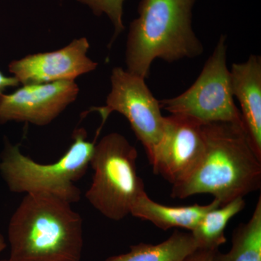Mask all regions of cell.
Masks as SVG:
<instances>
[{"label": "cell", "mask_w": 261, "mask_h": 261, "mask_svg": "<svg viewBox=\"0 0 261 261\" xmlns=\"http://www.w3.org/2000/svg\"><path fill=\"white\" fill-rule=\"evenodd\" d=\"M0 261H9L8 260H0Z\"/></svg>", "instance_id": "cell-20"}, {"label": "cell", "mask_w": 261, "mask_h": 261, "mask_svg": "<svg viewBox=\"0 0 261 261\" xmlns=\"http://www.w3.org/2000/svg\"><path fill=\"white\" fill-rule=\"evenodd\" d=\"M245 207L244 197H238L206 213L191 231L198 248L219 250L221 245L226 243L225 229L228 223Z\"/></svg>", "instance_id": "cell-14"}, {"label": "cell", "mask_w": 261, "mask_h": 261, "mask_svg": "<svg viewBox=\"0 0 261 261\" xmlns=\"http://www.w3.org/2000/svg\"><path fill=\"white\" fill-rule=\"evenodd\" d=\"M205 149L203 123L181 114L166 116L164 133L150 164L173 185L193 171Z\"/></svg>", "instance_id": "cell-8"}, {"label": "cell", "mask_w": 261, "mask_h": 261, "mask_svg": "<svg viewBox=\"0 0 261 261\" xmlns=\"http://www.w3.org/2000/svg\"><path fill=\"white\" fill-rule=\"evenodd\" d=\"M137 158L135 146L117 132L104 136L94 146L90 162L93 177L86 198L108 219H125L137 197L145 192L137 173Z\"/></svg>", "instance_id": "cell-5"}, {"label": "cell", "mask_w": 261, "mask_h": 261, "mask_svg": "<svg viewBox=\"0 0 261 261\" xmlns=\"http://www.w3.org/2000/svg\"><path fill=\"white\" fill-rule=\"evenodd\" d=\"M217 250L197 248L184 261H212L215 252Z\"/></svg>", "instance_id": "cell-17"}, {"label": "cell", "mask_w": 261, "mask_h": 261, "mask_svg": "<svg viewBox=\"0 0 261 261\" xmlns=\"http://www.w3.org/2000/svg\"><path fill=\"white\" fill-rule=\"evenodd\" d=\"M212 261H261V196L251 217L233 231L229 251L218 250Z\"/></svg>", "instance_id": "cell-15"}, {"label": "cell", "mask_w": 261, "mask_h": 261, "mask_svg": "<svg viewBox=\"0 0 261 261\" xmlns=\"http://www.w3.org/2000/svg\"><path fill=\"white\" fill-rule=\"evenodd\" d=\"M197 248L191 232L175 231L162 243L132 245L126 253L113 255L105 261H184Z\"/></svg>", "instance_id": "cell-13"}, {"label": "cell", "mask_w": 261, "mask_h": 261, "mask_svg": "<svg viewBox=\"0 0 261 261\" xmlns=\"http://www.w3.org/2000/svg\"><path fill=\"white\" fill-rule=\"evenodd\" d=\"M80 91L72 81L22 85L2 95L0 124L15 121L47 126L76 100Z\"/></svg>", "instance_id": "cell-9"}, {"label": "cell", "mask_w": 261, "mask_h": 261, "mask_svg": "<svg viewBox=\"0 0 261 261\" xmlns=\"http://www.w3.org/2000/svg\"><path fill=\"white\" fill-rule=\"evenodd\" d=\"M66 152L56 162L42 164L25 155L19 145L8 139L0 152V174L13 193H44L69 202H78L81 190L75 185L87 173L93 154L94 142L84 128H75Z\"/></svg>", "instance_id": "cell-4"}, {"label": "cell", "mask_w": 261, "mask_h": 261, "mask_svg": "<svg viewBox=\"0 0 261 261\" xmlns=\"http://www.w3.org/2000/svg\"><path fill=\"white\" fill-rule=\"evenodd\" d=\"M20 85L18 81L13 75H6L0 71V99L7 89L18 87Z\"/></svg>", "instance_id": "cell-18"}, {"label": "cell", "mask_w": 261, "mask_h": 261, "mask_svg": "<svg viewBox=\"0 0 261 261\" xmlns=\"http://www.w3.org/2000/svg\"><path fill=\"white\" fill-rule=\"evenodd\" d=\"M82 4L87 5L94 15L101 16L107 15L114 28L112 39L108 47H112L113 43L120 34L124 31L123 25V4L125 0H77Z\"/></svg>", "instance_id": "cell-16"}, {"label": "cell", "mask_w": 261, "mask_h": 261, "mask_svg": "<svg viewBox=\"0 0 261 261\" xmlns=\"http://www.w3.org/2000/svg\"><path fill=\"white\" fill-rule=\"evenodd\" d=\"M231 90L241 109L242 123L252 150L261 161V58L252 55L247 61L233 63Z\"/></svg>", "instance_id": "cell-11"}, {"label": "cell", "mask_w": 261, "mask_h": 261, "mask_svg": "<svg viewBox=\"0 0 261 261\" xmlns=\"http://www.w3.org/2000/svg\"><path fill=\"white\" fill-rule=\"evenodd\" d=\"M226 50V37L221 35L195 83L177 97L159 100L161 109L192 117L203 123L221 121L243 125L231 90Z\"/></svg>", "instance_id": "cell-6"}, {"label": "cell", "mask_w": 261, "mask_h": 261, "mask_svg": "<svg viewBox=\"0 0 261 261\" xmlns=\"http://www.w3.org/2000/svg\"><path fill=\"white\" fill-rule=\"evenodd\" d=\"M111 87L106 105L93 108L91 111L99 113L102 126L111 113L123 115L143 145L150 163L165 129L166 116L161 113L159 100L149 90L145 79L121 67L113 68Z\"/></svg>", "instance_id": "cell-7"}, {"label": "cell", "mask_w": 261, "mask_h": 261, "mask_svg": "<svg viewBox=\"0 0 261 261\" xmlns=\"http://www.w3.org/2000/svg\"><path fill=\"white\" fill-rule=\"evenodd\" d=\"M5 247H6V243H5L4 237L0 233V253L5 250Z\"/></svg>", "instance_id": "cell-19"}, {"label": "cell", "mask_w": 261, "mask_h": 261, "mask_svg": "<svg viewBox=\"0 0 261 261\" xmlns=\"http://www.w3.org/2000/svg\"><path fill=\"white\" fill-rule=\"evenodd\" d=\"M205 149L200 162L182 181L172 185L171 197L214 196L224 205L260 190L261 161L252 150L243 125L203 123Z\"/></svg>", "instance_id": "cell-1"}, {"label": "cell", "mask_w": 261, "mask_h": 261, "mask_svg": "<svg viewBox=\"0 0 261 261\" xmlns=\"http://www.w3.org/2000/svg\"><path fill=\"white\" fill-rule=\"evenodd\" d=\"M196 0H141L139 17L130 24L125 61L126 70L148 78L152 62L173 63L195 58L203 46L192 29Z\"/></svg>", "instance_id": "cell-3"}, {"label": "cell", "mask_w": 261, "mask_h": 261, "mask_svg": "<svg viewBox=\"0 0 261 261\" xmlns=\"http://www.w3.org/2000/svg\"><path fill=\"white\" fill-rule=\"evenodd\" d=\"M220 206L221 204L216 199L208 205L194 204L179 207L165 205L152 200L145 192L134 202L130 215L149 221L161 229L180 228L191 232L206 213Z\"/></svg>", "instance_id": "cell-12"}, {"label": "cell", "mask_w": 261, "mask_h": 261, "mask_svg": "<svg viewBox=\"0 0 261 261\" xmlns=\"http://www.w3.org/2000/svg\"><path fill=\"white\" fill-rule=\"evenodd\" d=\"M86 37L75 39L57 50L29 55L10 62L8 70L20 85L53 83L75 80L97 69V62L88 56Z\"/></svg>", "instance_id": "cell-10"}, {"label": "cell", "mask_w": 261, "mask_h": 261, "mask_svg": "<svg viewBox=\"0 0 261 261\" xmlns=\"http://www.w3.org/2000/svg\"><path fill=\"white\" fill-rule=\"evenodd\" d=\"M70 205L48 194H27L8 224V260L80 261L83 220Z\"/></svg>", "instance_id": "cell-2"}]
</instances>
